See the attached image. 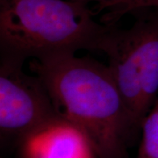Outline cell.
<instances>
[{
  "label": "cell",
  "instance_id": "2",
  "mask_svg": "<svg viewBox=\"0 0 158 158\" xmlns=\"http://www.w3.org/2000/svg\"><path fill=\"white\" fill-rule=\"evenodd\" d=\"M109 28L95 21L88 6L74 0H0L2 58L24 62L100 51Z\"/></svg>",
  "mask_w": 158,
  "mask_h": 158
},
{
  "label": "cell",
  "instance_id": "8",
  "mask_svg": "<svg viewBox=\"0 0 158 158\" xmlns=\"http://www.w3.org/2000/svg\"><path fill=\"white\" fill-rule=\"evenodd\" d=\"M79 3H82L84 5L88 6V4L90 3H96L97 4V10L98 11H104L112 8L114 6L118 5L119 2H121L122 0H74Z\"/></svg>",
  "mask_w": 158,
  "mask_h": 158
},
{
  "label": "cell",
  "instance_id": "4",
  "mask_svg": "<svg viewBox=\"0 0 158 158\" xmlns=\"http://www.w3.org/2000/svg\"><path fill=\"white\" fill-rule=\"evenodd\" d=\"M23 63L2 58L0 66V129L20 141L63 118L43 81L24 72Z\"/></svg>",
  "mask_w": 158,
  "mask_h": 158
},
{
  "label": "cell",
  "instance_id": "1",
  "mask_svg": "<svg viewBox=\"0 0 158 158\" xmlns=\"http://www.w3.org/2000/svg\"><path fill=\"white\" fill-rule=\"evenodd\" d=\"M60 115L78 127L98 158H127L136 124L111 71L89 57L63 55L33 59Z\"/></svg>",
  "mask_w": 158,
  "mask_h": 158
},
{
  "label": "cell",
  "instance_id": "3",
  "mask_svg": "<svg viewBox=\"0 0 158 158\" xmlns=\"http://www.w3.org/2000/svg\"><path fill=\"white\" fill-rule=\"evenodd\" d=\"M135 24L119 29L110 24L100 52L106 55L108 68L136 124L143 120L158 92V11H137Z\"/></svg>",
  "mask_w": 158,
  "mask_h": 158
},
{
  "label": "cell",
  "instance_id": "7",
  "mask_svg": "<svg viewBox=\"0 0 158 158\" xmlns=\"http://www.w3.org/2000/svg\"><path fill=\"white\" fill-rule=\"evenodd\" d=\"M147 9L158 11V0H122L118 5L108 9L101 20L105 24H114L126 14H134Z\"/></svg>",
  "mask_w": 158,
  "mask_h": 158
},
{
  "label": "cell",
  "instance_id": "5",
  "mask_svg": "<svg viewBox=\"0 0 158 158\" xmlns=\"http://www.w3.org/2000/svg\"><path fill=\"white\" fill-rule=\"evenodd\" d=\"M20 141L21 158H98L85 134L64 118Z\"/></svg>",
  "mask_w": 158,
  "mask_h": 158
},
{
  "label": "cell",
  "instance_id": "6",
  "mask_svg": "<svg viewBox=\"0 0 158 158\" xmlns=\"http://www.w3.org/2000/svg\"><path fill=\"white\" fill-rule=\"evenodd\" d=\"M136 158H158V100L143 120Z\"/></svg>",
  "mask_w": 158,
  "mask_h": 158
}]
</instances>
